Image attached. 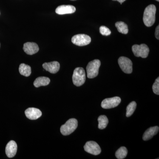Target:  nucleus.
I'll use <instances>...</instances> for the list:
<instances>
[{
	"label": "nucleus",
	"instance_id": "nucleus-1",
	"mask_svg": "<svg viewBox=\"0 0 159 159\" xmlns=\"http://www.w3.org/2000/svg\"><path fill=\"white\" fill-rule=\"evenodd\" d=\"M156 7L154 5H150L145 8L143 15V22L145 26L150 27L152 26L155 22Z\"/></svg>",
	"mask_w": 159,
	"mask_h": 159
},
{
	"label": "nucleus",
	"instance_id": "nucleus-2",
	"mask_svg": "<svg viewBox=\"0 0 159 159\" xmlns=\"http://www.w3.org/2000/svg\"><path fill=\"white\" fill-rule=\"evenodd\" d=\"M72 80L73 83L76 86H80L84 84L86 80V74L84 69L81 67L76 68L74 71Z\"/></svg>",
	"mask_w": 159,
	"mask_h": 159
},
{
	"label": "nucleus",
	"instance_id": "nucleus-3",
	"mask_svg": "<svg viewBox=\"0 0 159 159\" xmlns=\"http://www.w3.org/2000/svg\"><path fill=\"white\" fill-rule=\"evenodd\" d=\"M78 122L77 119H70L66 122L65 124L61 125L60 128L61 133L63 135H69L76 130Z\"/></svg>",
	"mask_w": 159,
	"mask_h": 159
},
{
	"label": "nucleus",
	"instance_id": "nucleus-4",
	"mask_svg": "<svg viewBox=\"0 0 159 159\" xmlns=\"http://www.w3.org/2000/svg\"><path fill=\"white\" fill-rule=\"evenodd\" d=\"M100 65L101 62L98 59H95L89 62L86 67L87 77L92 79L97 77Z\"/></svg>",
	"mask_w": 159,
	"mask_h": 159
},
{
	"label": "nucleus",
	"instance_id": "nucleus-5",
	"mask_svg": "<svg viewBox=\"0 0 159 159\" xmlns=\"http://www.w3.org/2000/svg\"><path fill=\"white\" fill-rule=\"evenodd\" d=\"M132 51L135 56L137 57L146 58L148 57L149 52V49L145 44L140 45H134L132 48Z\"/></svg>",
	"mask_w": 159,
	"mask_h": 159
},
{
	"label": "nucleus",
	"instance_id": "nucleus-6",
	"mask_svg": "<svg viewBox=\"0 0 159 159\" xmlns=\"http://www.w3.org/2000/svg\"><path fill=\"white\" fill-rule=\"evenodd\" d=\"M120 68L124 73L127 74H131L133 71V63L128 57H121L118 59Z\"/></svg>",
	"mask_w": 159,
	"mask_h": 159
},
{
	"label": "nucleus",
	"instance_id": "nucleus-7",
	"mask_svg": "<svg viewBox=\"0 0 159 159\" xmlns=\"http://www.w3.org/2000/svg\"><path fill=\"white\" fill-rule=\"evenodd\" d=\"M72 42L78 46H84L89 45L91 42V38L89 35L85 34H78L72 37Z\"/></svg>",
	"mask_w": 159,
	"mask_h": 159
},
{
	"label": "nucleus",
	"instance_id": "nucleus-8",
	"mask_svg": "<svg viewBox=\"0 0 159 159\" xmlns=\"http://www.w3.org/2000/svg\"><path fill=\"white\" fill-rule=\"evenodd\" d=\"M121 102V99L120 97H115L104 99L101 102V105L103 109L113 108L118 106Z\"/></svg>",
	"mask_w": 159,
	"mask_h": 159
},
{
	"label": "nucleus",
	"instance_id": "nucleus-9",
	"mask_svg": "<svg viewBox=\"0 0 159 159\" xmlns=\"http://www.w3.org/2000/svg\"><path fill=\"white\" fill-rule=\"evenodd\" d=\"M84 148V150L88 153L94 155H98L101 152L100 146L97 142L94 141H89L87 142Z\"/></svg>",
	"mask_w": 159,
	"mask_h": 159
},
{
	"label": "nucleus",
	"instance_id": "nucleus-10",
	"mask_svg": "<svg viewBox=\"0 0 159 159\" xmlns=\"http://www.w3.org/2000/svg\"><path fill=\"white\" fill-rule=\"evenodd\" d=\"M26 116L31 120H36L42 116V113L39 109L30 107L25 111Z\"/></svg>",
	"mask_w": 159,
	"mask_h": 159
},
{
	"label": "nucleus",
	"instance_id": "nucleus-11",
	"mask_svg": "<svg viewBox=\"0 0 159 159\" xmlns=\"http://www.w3.org/2000/svg\"><path fill=\"white\" fill-rule=\"evenodd\" d=\"M76 8L71 5H62L57 7L55 12L58 15L72 14L76 11Z\"/></svg>",
	"mask_w": 159,
	"mask_h": 159
},
{
	"label": "nucleus",
	"instance_id": "nucleus-12",
	"mask_svg": "<svg viewBox=\"0 0 159 159\" xmlns=\"http://www.w3.org/2000/svg\"><path fill=\"white\" fill-rule=\"evenodd\" d=\"M23 50L26 54L29 55H33L38 52L39 48L35 43L28 42L24 44Z\"/></svg>",
	"mask_w": 159,
	"mask_h": 159
},
{
	"label": "nucleus",
	"instance_id": "nucleus-13",
	"mask_svg": "<svg viewBox=\"0 0 159 159\" xmlns=\"http://www.w3.org/2000/svg\"><path fill=\"white\" fill-rule=\"evenodd\" d=\"M17 150V145L16 142L14 141H10L6 145V155L9 158L13 157L16 154Z\"/></svg>",
	"mask_w": 159,
	"mask_h": 159
},
{
	"label": "nucleus",
	"instance_id": "nucleus-14",
	"mask_svg": "<svg viewBox=\"0 0 159 159\" xmlns=\"http://www.w3.org/2000/svg\"><path fill=\"white\" fill-rule=\"evenodd\" d=\"M43 67L46 71H48L51 74H54L59 71L60 66L59 62L54 61L44 63L43 64Z\"/></svg>",
	"mask_w": 159,
	"mask_h": 159
},
{
	"label": "nucleus",
	"instance_id": "nucleus-15",
	"mask_svg": "<svg viewBox=\"0 0 159 159\" xmlns=\"http://www.w3.org/2000/svg\"><path fill=\"white\" fill-rule=\"evenodd\" d=\"M159 130L158 126H156L148 129L143 134L142 139L144 141H148L157 134Z\"/></svg>",
	"mask_w": 159,
	"mask_h": 159
},
{
	"label": "nucleus",
	"instance_id": "nucleus-16",
	"mask_svg": "<svg viewBox=\"0 0 159 159\" xmlns=\"http://www.w3.org/2000/svg\"><path fill=\"white\" fill-rule=\"evenodd\" d=\"M50 79L48 77H38L35 80L34 82V85L36 88L40 86H44L48 85L50 83Z\"/></svg>",
	"mask_w": 159,
	"mask_h": 159
},
{
	"label": "nucleus",
	"instance_id": "nucleus-17",
	"mask_svg": "<svg viewBox=\"0 0 159 159\" xmlns=\"http://www.w3.org/2000/svg\"><path fill=\"white\" fill-rule=\"evenodd\" d=\"M19 70L21 75L26 77L30 76L31 73V67L24 63H22L20 65Z\"/></svg>",
	"mask_w": 159,
	"mask_h": 159
},
{
	"label": "nucleus",
	"instance_id": "nucleus-18",
	"mask_svg": "<svg viewBox=\"0 0 159 159\" xmlns=\"http://www.w3.org/2000/svg\"><path fill=\"white\" fill-rule=\"evenodd\" d=\"M116 26L120 33L123 34H127L128 33V25L123 22H117L116 23Z\"/></svg>",
	"mask_w": 159,
	"mask_h": 159
},
{
	"label": "nucleus",
	"instance_id": "nucleus-19",
	"mask_svg": "<svg viewBox=\"0 0 159 159\" xmlns=\"http://www.w3.org/2000/svg\"><path fill=\"white\" fill-rule=\"evenodd\" d=\"M98 121L99 122L98 128L100 129H104L108 123V119L107 117L104 115L99 116L98 118Z\"/></svg>",
	"mask_w": 159,
	"mask_h": 159
},
{
	"label": "nucleus",
	"instance_id": "nucleus-20",
	"mask_svg": "<svg viewBox=\"0 0 159 159\" xmlns=\"http://www.w3.org/2000/svg\"><path fill=\"white\" fill-rule=\"evenodd\" d=\"M128 153L127 148L124 146L120 147L116 152V156L118 159L125 158Z\"/></svg>",
	"mask_w": 159,
	"mask_h": 159
},
{
	"label": "nucleus",
	"instance_id": "nucleus-21",
	"mask_svg": "<svg viewBox=\"0 0 159 159\" xmlns=\"http://www.w3.org/2000/svg\"><path fill=\"white\" fill-rule=\"evenodd\" d=\"M137 107V103L135 101L131 102L126 107V117H129L131 116L135 111Z\"/></svg>",
	"mask_w": 159,
	"mask_h": 159
},
{
	"label": "nucleus",
	"instance_id": "nucleus-22",
	"mask_svg": "<svg viewBox=\"0 0 159 159\" xmlns=\"http://www.w3.org/2000/svg\"><path fill=\"white\" fill-rule=\"evenodd\" d=\"M99 32L102 35L108 36L111 34V31L109 29L105 26H102L99 28Z\"/></svg>",
	"mask_w": 159,
	"mask_h": 159
},
{
	"label": "nucleus",
	"instance_id": "nucleus-23",
	"mask_svg": "<svg viewBox=\"0 0 159 159\" xmlns=\"http://www.w3.org/2000/svg\"><path fill=\"white\" fill-rule=\"evenodd\" d=\"M152 90L156 95H159V77H158L152 85Z\"/></svg>",
	"mask_w": 159,
	"mask_h": 159
},
{
	"label": "nucleus",
	"instance_id": "nucleus-24",
	"mask_svg": "<svg viewBox=\"0 0 159 159\" xmlns=\"http://www.w3.org/2000/svg\"><path fill=\"white\" fill-rule=\"evenodd\" d=\"M159 26H157V27L155 31V36L157 39H159Z\"/></svg>",
	"mask_w": 159,
	"mask_h": 159
},
{
	"label": "nucleus",
	"instance_id": "nucleus-25",
	"mask_svg": "<svg viewBox=\"0 0 159 159\" xmlns=\"http://www.w3.org/2000/svg\"><path fill=\"white\" fill-rule=\"evenodd\" d=\"M113 1H118V2H119L120 3V4H122V3L126 1V0H113Z\"/></svg>",
	"mask_w": 159,
	"mask_h": 159
},
{
	"label": "nucleus",
	"instance_id": "nucleus-26",
	"mask_svg": "<svg viewBox=\"0 0 159 159\" xmlns=\"http://www.w3.org/2000/svg\"><path fill=\"white\" fill-rule=\"evenodd\" d=\"M156 1H157V2H159V0H156Z\"/></svg>",
	"mask_w": 159,
	"mask_h": 159
},
{
	"label": "nucleus",
	"instance_id": "nucleus-27",
	"mask_svg": "<svg viewBox=\"0 0 159 159\" xmlns=\"http://www.w3.org/2000/svg\"><path fill=\"white\" fill-rule=\"evenodd\" d=\"M71 1H76V0H71Z\"/></svg>",
	"mask_w": 159,
	"mask_h": 159
},
{
	"label": "nucleus",
	"instance_id": "nucleus-28",
	"mask_svg": "<svg viewBox=\"0 0 159 159\" xmlns=\"http://www.w3.org/2000/svg\"><path fill=\"white\" fill-rule=\"evenodd\" d=\"M0 47H1V44H0Z\"/></svg>",
	"mask_w": 159,
	"mask_h": 159
}]
</instances>
